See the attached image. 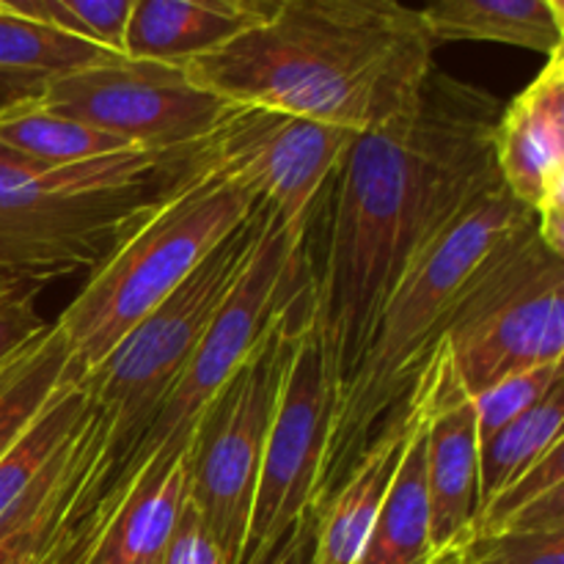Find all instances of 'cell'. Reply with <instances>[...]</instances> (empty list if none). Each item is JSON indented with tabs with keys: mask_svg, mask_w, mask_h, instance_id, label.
Wrapping results in <instances>:
<instances>
[{
	"mask_svg": "<svg viewBox=\"0 0 564 564\" xmlns=\"http://www.w3.org/2000/svg\"><path fill=\"white\" fill-rule=\"evenodd\" d=\"M501 102L433 66L402 113L358 132L306 226L312 317L336 394L402 270L496 185Z\"/></svg>",
	"mask_w": 564,
	"mask_h": 564,
	"instance_id": "cell-1",
	"label": "cell"
},
{
	"mask_svg": "<svg viewBox=\"0 0 564 564\" xmlns=\"http://www.w3.org/2000/svg\"><path fill=\"white\" fill-rule=\"evenodd\" d=\"M433 53L422 14L405 0H286L185 69L226 102L367 132L416 99Z\"/></svg>",
	"mask_w": 564,
	"mask_h": 564,
	"instance_id": "cell-2",
	"label": "cell"
},
{
	"mask_svg": "<svg viewBox=\"0 0 564 564\" xmlns=\"http://www.w3.org/2000/svg\"><path fill=\"white\" fill-rule=\"evenodd\" d=\"M532 226L534 215L496 182L402 270L375 317L356 372L336 394L314 510L405 405L477 281Z\"/></svg>",
	"mask_w": 564,
	"mask_h": 564,
	"instance_id": "cell-3",
	"label": "cell"
},
{
	"mask_svg": "<svg viewBox=\"0 0 564 564\" xmlns=\"http://www.w3.org/2000/svg\"><path fill=\"white\" fill-rule=\"evenodd\" d=\"M193 152L124 149L64 169L0 152V290L97 268L191 174Z\"/></svg>",
	"mask_w": 564,
	"mask_h": 564,
	"instance_id": "cell-4",
	"label": "cell"
},
{
	"mask_svg": "<svg viewBox=\"0 0 564 564\" xmlns=\"http://www.w3.org/2000/svg\"><path fill=\"white\" fill-rule=\"evenodd\" d=\"M308 281L306 229H290L268 209L262 237L246 270L215 312L185 369L160 400L158 411L75 516L58 527L42 564H61L75 554L119 501L143 479L185 457L204 408L246 361L270 319Z\"/></svg>",
	"mask_w": 564,
	"mask_h": 564,
	"instance_id": "cell-5",
	"label": "cell"
},
{
	"mask_svg": "<svg viewBox=\"0 0 564 564\" xmlns=\"http://www.w3.org/2000/svg\"><path fill=\"white\" fill-rule=\"evenodd\" d=\"M264 220L268 209L257 204V209L182 281L180 290L147 314L97 367L80 375L88 391V408L72 446L66 501L55 529L75 516L77 507L147 427L220 303L246 270L262 237Z\"/></svg>",
	"mask_w": 564,
	"mask_h": 564,
	"instance_id": "cell-6",
	"label": "cell"
},
{
	"mask_svg": "<svg viewBox=\"0 0 564 564\" xmlns=\"http://www.w3.org/2000/svg\"><path fill=\"white\" fill-rule=\"evenodd\" d=\"M253 209L257 202L242 187L193 152L191 174L91 270L55 323L75 372L97 367Z\"/></svg>",
	"mask_w": 564,
	"mask_h": 564,
	"instance_id": "cell-7",
	"label": "cell"
},
{
	"mask_svg": "<svg viewBox=\"0 0 564 564\" xmlns=\"http://www.w3.org/2000/svg\"><path fill=\"white\" fill-rule=\"evenodd\" d=\"M308 317L312 275L270 319L246 361L204 408L187 444V501L229 564H240L264 444Z\"/></svg>",
	"mask_w": 564,
	"mask_h": 564,
	"instance_id": "cell-8",
	"label": "cell"
},
{
	"mask_svg": "<svg viewBox=\"0 0 564 564\" xmlns=\"http://www.w3.org/2000/svg\"><path fill=\"white\" fill-rule=\"evenodd\" d=\"M444 347L471 397L510 375L564 361V257L543 246L538 226L477 281Z\"/></svg>",
	"mask_w": 564,
	"mask_h": 564,
	"instance_id": "cell-9",
	"label": "cell"
},
{
	"mask_svg": "<svg viewBox=\"0 0 564 564\" xmlns=\"http://www.w3.org/2000/svg\"><path fill=\"white\" fill-rule=\"evenodd\" d=\"M39 102L143 152L196 149L229 108L218 94L198 86L182 64L121 53L58 77Z\"/></svg>",
	"mask_w": 564,
	"mask_h": 564,
	"instance_id": "cell-10",
	"label": "cell"
},
{
	"mask_svg": "<svg viewBox=\"0 0 564 564\" xmlns=\"http://www.w3.org/2000/svg\"><path fill=\"white\" fill-rule=\"evenodd\" d=\"M356 135L286 110L229 102L196 152L281 224L306 229Z\"/></svg>",
	"mask_w": 564,
	"mask_h": 564,
	"instance_id": "cell-11",
	"label": "cell"
},
{
	"mask_svg": "<svg viewBox=\"0 0 564 564\" xmlns=\"http://www.w3.org/2000/svg\"><path fill=\"white\" fill-rule=\"evenodd\" d=\"M334 405V378L314 330V317H308L264 444L240 564L257 560L314 512Z\"/></svg>",
	"mask_w": 564,
	"mask_h": 564,
	"instance_id": "cell-12",
	"label": "cell"
},
{
	"mask_svg": "<svg viewBox=\"0 0 564 564\" xmlns=\"http://www.w3.org/2000/svg\"><path fill=\"white\" fill-rule=\"evenodd\" d=\"M494 163L507 193L534 215L543 246L564 257V47L501 108Z\"/></svg>",
	"mask_w": 564,
	"mask_h": 564,
	"instance_id": "cell-13",
	"label": "cell"
},
{
	"mask_svg": "<svg viewBox=\"0 0 564 564\" xmlns=\"http://www.w3.org/2000/svg\"><path fill=\"white\" fill-rule=\"evenodd\" d=\"M424 477L433 551L460 543L479 512V435L471 394L441 345L424 372Z\"/></svg>",
	"mask_w": 564,
	"mask_h": 564,
	"instance_id": "cell-14",
	"label": "cell"
},
{
	"mask_svg": "<svg viewBox=\"0 0 564 564\" xmlns=\"http://www.w3.org/2000/svg\"><path fill=\"white\" fill-rule=\"evenodd\" d=\"M86 408V383L72 369L31 427L0 457V534L66 490L72 444Z\"/></svg>",
	"mask_w": 564,
	"mask_h": 564,
	"instance_id": "cell-15",
	"label": "cell"
},
{
	"mask_svg": "<svg viewBox=\"0 0 564 564\" xmlns=\"http://www.w3.org/2000/svg\"><path fill=\"white\" fill-rule=\"evenodd\" d=\"M419 419L416 391L367 446L339 488L314 510L312 564H356L389 496Z\"/></svg>",
	"mask_w": 564,
	"mask_h": 564,
	"instance_id": "cell-16",
	"label": "cell"
},
{
	"mask_svg": "<svg viewBox=\"0 0 564 564\" xmlns=\"http://www.w3.org/2000/svg\"><path fill=\"white\" fill-rule=\"evenodd\" d=\"M187 501L185 457L143 479L61 564H160Z\"/></svg>",
	"mask_w": 564,
	"mask_h": 564,
	"instance_id": "cell-17",
	"label": "cell"
},
{
	"mask_svg": "<svg viewBox=\"0 0 564 564\" xmlns=\"http://www.w3.org/2000/svg\"><path fill=\"white\" fill-rule=\"evenodd\" d=\"M257 25L229 0H132L121 55L163 64H191Z\"/></svg>",
	"mask_w": 564,
	"mask_h": 564,
	"instance_id": "cell-18",
	"label": "cell"
},
{
	"mask_svg": "<svg viewBox=\"0 0 564 564\" xmlns=\"http://www.w3.org/2000/svg\"><path fill=\"white\" fill-rule=\"evenodd\" d=\"M113 55L80 33L0 11V110L39 99L58 77Z\"/></svg>",
	"mask_w": 564,
	"mask_h": 564,
	"instance_id": "cell-19",
	"label": "cell"
},
{
	"mask_svg": "<svg viewBox=\"0 0 564 564\" xmlns=\"http://www.w3.org/2000/svg\"><path fill=\"white\" fill-rule=\"evenodd\" d=\"M413 391L419 400L416 427L402 452L383 510L356 564H433L435 551L430 538V499L427 477H424V416H427L424 375Z\"/></svg>",
	"mask_w": 564,
	"mask_h": 564,
	"instance_id": "cell-20",
	"label": "cell"
},
{
	"mask_svg": "<svg viewBox=\"0 0 564 564\" xmlns=\"http://www.w3.org/2000/svg\"><path fill=\"white\" fill-rule=\"evenodd\" d=\"M419 14L435 44L496 42L545 58L564 47V25L545 0H424Z\"/></svg>",
	"mask_w": 564,
	"mask_h": 564,
	"instance_id": "cell-21",
	"label": "cell"
},
{
	"mask_svg": "<svg viewBox=\"0 0 564 564\" xmlns=\"http://www.w3.org/2000/svg\"><path fill=\"white\" fill-rule=\"evenodd\" d=\"M130 149L69 116L53 113L39 99L0 110V152L36 169H64Z\"/></svg>",
	"mask_w": 564,
	"mask_h": 564,
	"instance_id": "cell-22",
	"label": "cell"
},
{
	"mask_svg": "<svg viewBox=\"0 0 564 564\" xmlns=\"http://www.w3.org/2000/svg\"><path fill=\"white\" fill-rule=\"evenodd\" d=\"M471 532H564L562 441L477 512Z\"/></svg>",
	"mask_w": 564,
	"mask_h": 564,
	"instance_id": "cell-23",
	"label": "cell"
},
{
	"mask_svg": "<svg viewBox=\"0 0 564 564\" xmlns=\"http://www.w3.org/2000/svg\"><path fill=\"white\" fill-rule=\"evenodd\" d=\"M564 383L540 405L479 444V510L562 441Z\"/></svg>",
	"mask_w": 564,
	"mask_h": 564,
	"instance_id": "cell-24",
	"label": "cell"
},
{
	"mask_svg": "<svg viewBox=\"0 0 564 564\" xmlns=\"http://www.w3.org/2000/svg\"><path fill=\"white\" fill-rule=\"evenodd\" d=\"M69 347L64 334L50 325L47 334L17 361L9 378L0 383V457L20 441L72 372Z\"/></svg>",
	"mask_w": 564,
	"mask_h": 564,
	"instance_id": "cell-25",
	"label": "cell"
},
{
	"mask_svg": "<svg viewBox=\"0 0 564 564\" xmlns=\"http://www.w3.org/2000/svg\"><path fill=\"white\" fill-rule=\"evenodd\" d=\"M564 361L549 364V367L529 369V372L510 375V378L499 380L482 394L471 397L474 416H477V435L479 444L494 438L499 430L521 419L523 413L532 411L534 405L545 400L556 386L564 383Z\"/></svg>",
	"mask_w": 564,
	"mask_h": 564,
	"instance_id": "cell-26",
	"label": "cell"
},
{
	"mask_svg": "<svg viewBox=\"0 0 564 564\" xmlns=\"http://www.w3.org/2000/svg\"><path fill=\"white\" fill-rule=\"evenodd\" d=\"M449 549L463 564H564V532H468Z\"/></svg>",
	"mask_w": 564,
	"mask_h": 564,
	"instance_id": "cell-27",
	"label": "cell"
},
{
	"mask_svg": "<svg viewBox=\"0 0 564 564\" xmlns=\"http://www.w3.org/2000/svg\"><path fill=\"white\" fill-rule=\"evenodd\" d=\"M47 328V319L33 308L31 290H0V369L31 350Z\"/></svg>",
	"mask_w": 564,
	"mask_h": 564,
	"instance_id": "cell-28",
	"label": "cell"
},
{
	"mask_svg": "<svg viewBox=\"0 0 564 564\" xmlns=\"http://www.w3.org/2000/svg\"><path fill=\"white\" fill-rule=\"evenodd\" d=\"M61 507H64V490L25 521L17 523L11 532L0 534V564H42L50 551V538H53Z\"/></svg>",
	"mask_w": 564,
	"mask_h": 564,
	"instance_id": "cell-29",
	"label": "cell"
},
{
	"mask_svg": "<svg viewBox=\"0 0 564 564\" xmlns=\"http://www.w3.org/2000/svg\"><path fill=\"white\" fill-rule=\"evenodd\" d=\"M160 564H229L191 501H185Z\"/></svg>",
	"mask_w": 564,
	"mask_h": 564,
	"instance_id": "cell-30",
	"label": "cell"
},
{
	"mask_svg": "<svg viewBox=\"0 0 564 564\" xmlns=\"http://www.w3.org/2000/svg\"><path fill=\"white\" fill-rule=\"evenodd\" d=\"M105 47L121 53V33L130 17L132 0H55Z\"/></svg>",
	"mask_w": 564,
	"mask_h": 564,
	"instance_id": "cell-31",
	"label": "cell"
},
{
	"mask_svg": "<svg viewBox=\"0 0 564 564\" xmlns=\"http://www.w3.org/2000/svg\"><path fill=\"white\" fill-rule=\"evenodd\" d=\"M314 545V512L297 521L279 543L270 545L268 551L251 560L248 564H312Z\"/></svg>",
	"mask_w": 564,
	"mask_h": 564,
	"instance_id": "cell-32",
	"label": "cell"
},
{
	"mask_svg": "<svg viewBox=\"0 0 564 564\" xmlns=\"http://www.w3.org/2000/svg\"><path fill=\"white\" fill-rule=\"evenodd\" d=\"M0 11H9V14H17V17H28V20H36V22H47V25L64 28V31L88 36L86 28H83L69 11L61 9L55 0H0ZM94 42H97V39H94Z\"/></svg>",
	"mask_w": 564,
	"mask_h": 564,
	"instance_id": "cell-33",
	"label": "cell"
},
{
	"mask_svg": "<svg viewBox=\"0 0 564 564\" xmlns=\"http://www.w3.org/2000/svg\"><path fill=\"white\" fill-rule=\"evenodd\" d=\"M229 3H235L237 9H242L248 17H253L257 22H264V20H270V17H273L275 11L286 3V0H229Z\"/></svg>",
	"mask_w": 564,
	"mask_h": 564,
	"instance_id": "cell-34",
	"label": "cell"
},
{
	"mask_svg": "<svg viewBox=\"0 0 564 564\" xmlns=\"http://www.w3.org/2000/svg\"><path fill=\"white\" fill-rule=\"evenodd\" d=\"M433 564H463V562L457 560L455 551H452V549H444V551H435Z\"/></svg>",
	"mask_w": 564,
	"mask_h": 564,
	"instance_id": "cell-35",
	"label": "cell"
},
{
	"mask_svg": "<svg viewBox=\"0 0 564 564\" xmlns=\"http://www.w3.org/2000/svg\"><path fill=\"white\" fill-rule=\"evenodd\" d=\"M545 6H549L551 14L556 17V22H562L564 25V0H545Z\"/></svg>",
	"mask_w": 564,
	"mask_h": 564,
	"instance_id": "cell-36",
	"label": "cell"
},
{
	"mask_svg": "<svg viewBox=\"0 0 564 564\" xmlns=\"http://www.w3.org/2000/svg\"><path fill=\"white\" fill-rule=\"evenodd\" d=\"M22 356H25V352H22ZM22 356H20V358H22ZM20 358H17V361H20ZM17 361H14V364H11V367L0 369V383H3V380H6V378H9V372H11V369H14V367H17Z\"/></svg>",
	"mask_w": 564,
	"mask_h": 564,
	"instance_id": "cell-37",
	"label": "cell"
}]
</instances>
